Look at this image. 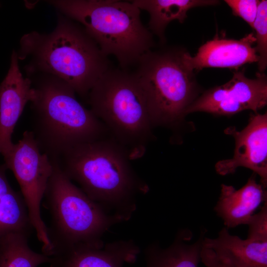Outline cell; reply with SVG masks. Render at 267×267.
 I'll return each mask as SVG.
<instances>
[{
    "mask_svg": "<svg viewBox=\"0 0 267 267\" xmlns=\"http://www.w3.org/2000/svg\"><path fill=\"white\" fill-rule=\"evenodd\" d=\"M267 201L266 188L256 180L253 174L239 189L221 184V194L214 210L226 228L247 224L256 210Z\"/></svg>",
    "mask_w": 267,
    "mask_h": 267,
    "instance_id": "14",
    "label": "cell"
},
{
    "mask_svg": "<svg viewBox=\"0 0 267 267\" xmlns=\"http://www.w3.org/2000/svg\"><path fill=\"white\" fill-rule=\"evenodd\" d=\"M131 1L140 10L149 14L148 29L156 35L161 44L166 42L165 30L173 20L182 23L187 18V12L196 7L214 6L216 0H134Z\"/></svg>",
    "mask_w": 267,
    "mask_h": 267,
    "instance_id": "16",
    "label": "cell"
},
{
    "mask_svg": "<svg viewBox=\"0 0 267 267\" xmlns=\"http://www.w3.org/2000/svg\"><path fill=\"white\" fill-rule=\"evenodd\" d=\"M30 235L19 232L0 237V267H38L51 258L33 251L29 246Z\"/></svg>",
    "mask_w": 267,
    "mask_h": 267,
    "instance_id": "19",
    "label": "cell"
},
{
    "mask_svg": "<svg viewBox=\"0 0 267 267\" xmlns=\"http://www.w3.org/2000/svg\"><path fill=\"white\" fill-rule=\"evenodd\" d=\"M203 244L234 267H267V241L242 239L223 227L217 238H204Z\"/></svg>",
    "mask_w": 267,
    "mask_h": 267,
    "instance_id": "15",
    "label": "cell"
},
{
    "mask_svg": "<svg viewBox=\"0 0 267 267\" xmlns=\"http://www.w3.org/2000/svg\"><path fill=\"white\" fill-rule=\"evenodd\" d=\"M5 165L14 175L28 211L37 237L42 243V252L50 248L47 227L41 215V205L53 167L43 153L31 131H25L19 141L3 156Z\"/></svg>",
    "mask_w": 267,
    "mask_h": 267,
    "instance_id": "8",
    "label": "cell"
},
{
    "mask_svg": "<svg viewBox=\"0 0 267 267\" xmlns=\"http://www.w3.org/2000/svg\"><path fill=\"white\" fill-rule=\"evenodd\" d=\"M255 41L253 33L238 40L216 35L202 44L194 56L185 50L183 62L194 72L209 67L237 69L247 63H258L259 56L253 46Z\"/></svg>",
    "mask_w": 267,
    "mask_h": 267,
    "instance_id": "12",
    "label": "cell"
},
{
    "mask_svg": "<svg viewBox=\"0 0 267 267\" xmlns=\"http://www.w3.org/2000/svg\"><path fill=\"white\" fill-rule=\"evenodd\" d=\"M140 252L131 240L96 245H79L50 258L51 267H123L134 263Z\"/></svg>",
    "mask_w": 267,
    "mask_h": 267,
    "instance_id": "13",
    "label": "cell"
},
{
    "mask_svg": "<svg viewBox=\"0 0 267 267\" xmlns=\"http://www.w3.org/2000/svg\"><path fill=\"white\" fill-rule=\"evenodd\" d=\"M88 98L90 110L127 150L131 160L141 158L153 139L154 127L134 72L112 67L95 83Z\"/></svg>",
    "mask_w": 267,
    "mask_h": 267,
    "instance_id": "5",
    "label": "cell"
},
{
    "mask_svg": "<svg viewBox=\"0 0 267 267\" xmlns=\"http://www.w3.org/2000/svg\"><path fill=\"white\" fill-rule=\"evenodd\" d=\"M224 1L231 8L234 15L242 18L253 28L260 0H225Z\"/></svg>",
    "mask_w": 267,
    "mask_h": 267,
    "instance_id": "21",
    "label": "cell"
},
{
    "mask_svg": "<svg viewBox=\"0 0 267 267\" xmlns=\"http://www.w3.org/2000/svg\"><path fill=\"white\" fill-rule=\"evenodd\" d=\"M33 86L32 133L51 161L76 145L110 134L104 125L77 99L68 84L44 74Z\"/></svg>",
    "mask_w": 267,
    "mask_h": 267,
    "instance_id": "3",
    "label": "cell"
},
{
    "mask_svg": "<svg viewBox=\"0 0 267 267\" xmlns=\"http://www.w3.org/2000/svg\"><path fill=\"white\" fill-rule=\"evenodd\" d=\"M131 161L127 150L109 135L76 145L52 162L107 213L125 221L135 209V196L149 190Z\"/></svg>",
    "mask_w": 267,
    "mask_h": 267,
    "instance_id": "1",
    "label": "cell"
},
{
    "mask_svg": "<svg viewBox=\"0 0 267 267\" xmlns=\"http://www.w3.org/2000/svg\"><path fill=\"white\" fill-rule=\"evenodd\" d=\"M191 237L189 233H182L164 249L149 245L145 251L146 267H198L204 237L188 244Z\"/></svg>",
    "mask_w": 267,
    "mask_h": 267,
    "instance_id": "17",
    "label": "cell"
},
{
    "mask_svg": "<svg viewBox=\"0 0 267 267\" xmlns=\"http://www.w3.org/2000/svg\"><path fill=\"white\" fill-rule=\"evenodd\" d=\"M267 104V78L258 73L254 79L246 77L244 70L233 72L232 78L224 84L205 91L188 107L186 115L204 112L230 116L246 110L254 113Z\"/></svg>",
    "mask_w": 267,
    "mask_h": 267,
    "instance_id": "9",
    "label": "cell"
},
{
    "mask_svg": "<svg viewBox=\"0 0 267 267\" xmlns=\"http://www.w3.org/2000/svg\"><path fill=\"white\" fill-rule=\"evenodd\" d=\"M200 261L205 267H234L229 263L219 258L211 249L202 243Z\"/></svg>",
    "mask_w": 267,
    "mask_h": 267,
    "instance_id": "23",
    "label": "cell"
},
{
    "mask_svg": "<svg viewBox=\"0 0 267 267\" xmlns=\"http://www.w3.org/2000/svg\"><path fill=\"white\" fill-rule=\"evenodd\" d=\"M17 52L18 59L30 58L27 71L54 76L68 84L82 97L112 66L84 27L58 13L54 30L48 34H25Z\"/></svg>",
    "mask_w": 267,
    "mask_h": 267,
    "instance_id": "2",
    "label": "cell"
},
{
    "mask_svg": "<svg viewBox=\"0 0 267 267\" xmlns=\"http://www.w3.org/2000/svg\"><path fill=\"white\" fill-rule=\"evenodd\" d=\"M5 164L0 166V237L10 232L30 234L33 227L21 192L14 191L7 179Z\"/></svg>",
    "mask_w": 267,
    "mask_h": 267,
    "instance_id": "18",
    "label": "cell"
},
{
    "mask_svg": "<svg viewBox=\"0 0 267 267\" xmlns=\"http://www.w3.org/2000/svg\"><path fill=\"white\" fill-rule=\"evenodd\" d=\"M59 13L78 22L107 56L122 69L137 65L155 45L153 35L142 23L140 10L131 1L52 0Z\"/></svg>",
    "mask_w": 267,
    "mask_h": 267,
    "instance_id": "4",
    "label": "cell"
},
{
    "mask_svg": "<svg viewBox=\"0 0 267 267\" xmlns=\"http://www.w3.org/2000/svg\"><path fill=\"white\" fill-rule=\"evenodd\" d=\"M225 133L232 136L235 148L232 158L218 162L216 172L225 176L234 173L240 167L252 170L260 178L261 184L267 185V114L255 113L247 126L238 131L230 127Z\"/></svg>",
    "mask_w": 267,
    "mask_h": 267,
    "instance_id": "10",
    "label": "cell"
},
{
    "mask_svg": "<svg viewBox=\"0 0 267 267\" xmlns=\"http://www.w3.org/2000/svg\"><path fill=\"white\" fill-rule=\"evenodd\" d=\"M247 225L249 226L247 238L257 241H267V201L261 210L254 214Z\"/></svg>",
    "mask_w": 267,
    "mask_h": 267,
    "instance_id": "22",
    "label": "cell"
},
{
    "mask_svg": "<svg viewBox=\"0 0 267 267\" xmlns=\"http://www.w3.org/2000/svg\"><path fill=\"white\" fill-rule=\"evenodd\" d=\"M185 50L178 47L152 50L136 65L134 73L145 94L153 127L177 125L197 98L195 73L183 62Z\"/></svg>",
    "mask_w": 267,
    "mask_h": 267,
    "instance_id": "7",
    "label": "cell"
},
{
    "mask_svg": "<svg viewBox=\"0 0 267 267\" xmlns=\"http://www.w3.org/2000/svg\"><path fill=\"white\" fill-rule=\"evenodd\" d=\"M253 28L256 31L255 46L259 56V73H264L267 67V1L260 0Z\"/></svg>",
    "mask_w": 267,
    "mask_h": 267,
    "instance_id": "20",
    "label": "cell"
},
{
    "mask_svg": "<svg viewBox=\"0 0 267 267\" xmlns=\"http://www.w3.org/2000/svg\"><path fill=\"white\" fill-rule=\"evenodd\" d=\"M18 60L13 50L9 69L0 84V153L3 156L13 146L14 128L26 104L34 96L32 80L23 77Z\"/></svg>",
    "mask_w": 267,
    "mask_h": 267,
    "instance_id": "11",
    "label": "cell"
},
{
    "mask_svg": "<svg viewBox=\"0 0 267 267\" xmlns=\"http://www.w3.org/2000/svg\"><path fill=\"white\" fill-rule=\"evenodd\" d=\"M44 194L51 222L47 227L50 248L45 255L79 245L103 243V234L123 220L107 213L76 186L54 163Z\"/></svg>",
    "mask_w": 267,
    "mask_h": 267,
    "instance_id": "6",
    "label": "cell"
}]
</instances>
